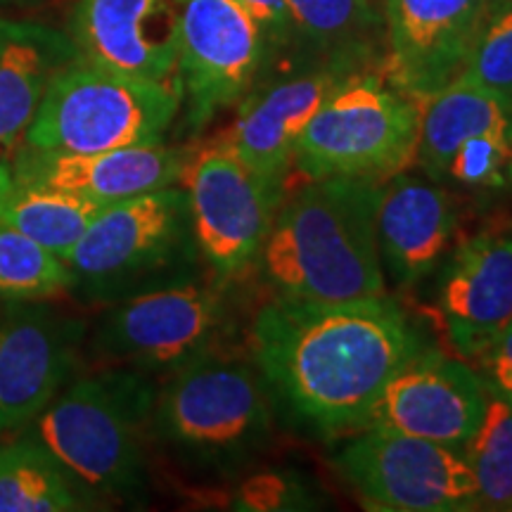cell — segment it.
Wrapping results in <instances>:
<instances>
[{"label": "cell", "mask_w": 512, "mask_h": 512, "mask_svg": "<svg viewBox=\"0 0 512 512\" xmlns=\"http://www.w3.org/2000/svg\"><path fill=\"white\" fill-rule=\"evenodd\" d=\"M247 342L273 406L323 439L361 430L384 384L427 349L408 313L384 294L349 302L271 297L256 309Z\"/></svg>", "instance_id": "cell-1"}, {"label": "cell", "mask_w": 512, "mask_h": 512, "mask_svg": "<svg viewBox=\"0 0 512 512\" xmlns=\"http://www.w3.org/2000/svg\"><path fill=\"white\" fill-rule=\"evenodd\" d=\"M382 183L363 178H313L285 195L264 247L256 278L273 297L349 302L382 297L377 207Z\"/></svg>", "instance_id": "cell-2"}, {"label": "cell", "mask_w": 512, "mask_h": 512, "mask_svg": "<svg viewBox=\"0 0 512 512\" xmlns=\"http://www.w3.org/2000/svg\"><path fill=\"white\" fill-rule=\"evenodd\" d=\"M159 382L126 368L76 375L22 427L102 508L150 501V418Z\"/></svg>", "instance_id": "cell-3"}, {"label": "cell", "mask_w": 512, "mask_h": 512, "mask_svg": "<svg viewBox=\"0 0 512 512\" xmlns=\"http://www.w3.org/2000/svg\"><path fill=\"white\" fill-rule=\"evenodd\" d=\"M150 441L190 482L233 486L273 446V399L238 351L190 363L157 387Z\"/></svg>", "instance_id": "cell-4"}, {"label": "cell", "mask_w": 512, "mask_h": 512, "mask_svg": "<svg viewBox=\"0 0 512 512\" xmlns=\"http://www.w3.org/2000/svg\"><path fill=\"white\" fill-rule=\"evenodd\" d=\"M67 266L69 294L100 309L209 275L192 230L188 192L178 183L102 209Z\"/></svg>", "instance_id": "cell-5"}, {"label": "cell", "mask_w": 512, "mask_h": 512, "mask_svg": "<svg viewBox=\"0 0 512 512\" xmlns=\"http://www.w3.org/2000/svg\"><path fill=\"white\" fill-rule=\"evenodd\" d=\"M240 332L235 280L204 275L102 306L86 330L83 354L98 368L138 370L164 380L202 358L235 351Z\"/></svg>", "instance_id": "cell-6"}, {"label": "cell", "mask_w": 512, "mask_h": 512, "mask_svg": "<svg viewBox=\"0 0 512 512\" xmlns=\"http://www.w3.org/2000/svg\"><path fill=\"white\" fill-rule=\"evenodd\" d=\"M422 105L382 74L344 79L306 124L294 169L313 178H363L387 183L415 164Z\"/></svg>", "instance_id": "cell-7"}, {"label": "cell", "mask_w": 512, "mask_h": 512, "mask_svg": "<svg viewBox=\"0 0 512 512\" xmlns=\"http://www.w3.org/2000/svg\"><path fill=\"white\" fill-rule=\"evenodd\" d=\"M178 112V83L133 79L76 60L50 83L22 145L102 152L166 143Z\"/></svg>", "instance_id": "cell-8"}, {"label": "cell", "mask_w": 512, "mask_h": 512, "mask_svg": "<svg viewBox=\"0 0 512 512\" xmlns=\"http://www.w3.org/2000/svg\"><path fill=\"white\" fill-rule=\"evenodd\" d=\"M332 467L363 508L380 512L479 510L477 484L458 448L387 430L349 434Z\"/></svg>", "instance_id": "cell-9"}, {"label": "cell", "mask_w": 512, "mask_h": 512, "mask_svg": "<svg viewBox=\"0 0 512 512\" xmlns=\"http://www.w3.org/2000/svg\"><path fill=\"white\" fill-rule=\"evenodd\" d=\"M181 183L209 275L223 283L242 278L264 247L287 192L254 174L219 140L192 145Z\"/></svg>", "instance_id": "cell-10"}, {"label": "cell", "mask_w": 512, "mask_h": 512, "mask_svg": "<svg viewBox=\"0 0 512 512\" xmlns=\"http://www.w3.org/2000/svg\"><path fill=\"white\" fill-rule=\"evenodd\" d=\"M266 67L259 29L235 0H188L178 46V138H197L240 105Z\"/></svg>", "instance_id": "cell-11"}, {"label": "cell", "mask_w": 512, "mask_h": 512, "mask_svg": "<svg viewBox=\"0 0 512 512\" xmlns=\"http://www.w3.org/2000/svg\"><path fill=\"white\" fill-rule=\"evenodd\" d=\"M86 323L50 299L0 309V434L29 425L79 375Z\"/></svg>", "instance_id": "cell-12"}, {"label": "cell", "mask_w": 512, "mask_h": 512, "mask_svg": "<svg viewBox=\"0 0 512 512\" xmlns=\"http://www.w3.org/2000/svg\"><path fill=\"white\" fill-rule=\"evenodd\" d=\"M486 396L470 361L427 347L384 384L361 430L411 434L460 451L484 418Z\"/></svg>", "instance_id": "cell-13"}, {"label": "cell", "mask_w": 512, "mask_h": 512, "mask_svg": "<svg viewBox=\"0 0 512 512\" xmlns=\"http://www.w3.org/2000/svg\"><path fill=\"white\" fill-rule=\"evenodd\" d=\"M494 0H382L387 24L384 79L415 102L463 74Z\"/></svg>", "instance_id": "cell-14"}, {"label": "cell", "mask_w": 512, "mask_h": 512, "mask_svg": "<svg viewBox=\"0 0 512 512\" xmlns=\"http://www.w3.org/2000/svg\"><path fill=\"white\" fill-rule=\"evenodd\" d=\"M188 0H76L67 17L83 62L155 83H178Z\"/></svg>", "instance_id": "cell-15"}, {"label": "cell", "mask_w": 512, "mask_h": 512, "mask_svg": "<svg viewBox=\"0 0 512 512\" xmlns=\"http://www.w3.org/2000/svg\"><path fill=\"white\" fill-rule=\"evenodd\" d=\"M192 145H131L102 152H57L19 145L10 169L19 181L110 207L181 183Z\"/></svg>", "instance_id": "cell-16"}, {"label": "cell", "mask_w": 512, "mask_h": 512, "mask_svg": "<svg viewBox=\"0 0 512 512\" xmlns=\"http://www.w3.org/2000/svg\"><path fill=\"white\" fill-rule=\"evenodd\" d=\"M342 81L344 76L325 69L261 76L242 98L233 124L216 140L230 147L266 183L287 192L297 140Z\"/></svg>", "instance_id": "cell-17"}, {"label": "cell", "mask_w": 512, "mask_h": 512, "mask_svg": "<svg viewBox=\"0 0 512 512\" xmlns=\"http://www.w3.org/2000/svg\"><path fill=\"white\" fill-rule=\"evenodd\" d=\"M434 302L448 344L472 361L512 318V230L458 242L441 261Z\"/></svg>", "instance_id": "cell-18"}, {"label": "cell", "mask_w": 512, "mask_h": 512, "mask_svg": "<svg viewBox=\"0 0 512 512\" xmlns=\"http://www.w3.org/2000/svg\"><path fill=\"white\" fill-rule=\"evenodd\" d=\"M456 197L430 176L401 171L382 183L377 252L384 278L396 287L422 283L458 245Z\"/></svg>", "instance_id": "cell-19"}, {"label": "cell", "mask_w": 512, "mask_h": 512, "mask_svg": "<svg viewBox=\"0 0 512 512\" xmlns=\"http://www.w3.org/2000/svg\"><path fill=\"white\" fill-rule=\"evenodd\" d=\"M387 62L382 0H287V46L280 72L325 69L344 79Z\"/></svg>", "instance_id": "cell-20"}, {"label": "cell", "mask_w": 512, "mask_h": 512, "mask_svg": "<svg viewBox=\"0 0 512 512\" xmlns=\"http://www.w3.org/2000/svg\"><path fill=\"white\" fill-rule=\"evenodd\" d=\"M81 60L67 29L0 17V162H10L62 69Z\"/></svg>", "instance_id": "cell-21"}, {"label": "cell", "mask_w": 512, "mask_h": 512, "mask_svg": "<svg viewBox=\"0 0 512 512\" xmlns=\"http://www.w3.org/2000/svg\"><path fill=\"white\" fill-rule=\"evenodd\" d=\"M512 126V100L458 76L444 91L422 102L415 164L432 181L444 183L458 147L479 133Z\"/></svg>", "instance_id": "cell-22"}, {"label": "cell", "mask_w": 512, "mask_h": 512, "mask_svg": "<svg viewBox=\"0 0 512 512\" xmlns=\"http://www.w3.org/2000/svg\"><path fill=\"white\" fill-rule=\"evenodd\" d=\"M102 204L19 181L10 162H0V226L27 235L67 261Z\"/></svg>", "instance_id": "cell-23"}, {"label": "cell", "mask_w": 512, "mask_h": 512, "mask_svg": "<svg viewBox=\"0 0 512 512\" xmlns=\"http://www.w3.org/2000/svg\"><path fill=\"white\" fill-rule=\"evenodd\" d=\"M100 510L60 463L34 439L19 434L0 446V512Z\"/></svg>", "instance_id": "cell-24"}, {"label": "cell", "mask_w": 512, "mask_h": 512, "mask_svg": "<svg viewBox=\"0 0 512 512\" xmlns=\"http://www.w3.org/2000/svg\"><path fill=\"white\" fill-rule=\"evenodd\" d=\"M460 451L475 477L479 510L512 512V411L491 389L484 418Z\"/></svg>", "instance_id": "cell-25"}, {"label": "cell", "mask_w": 512, "mask_h": 512, "mask_svg": "<svg viewBox=\"0 0 512 512\" xmlns=\"http://www.w3.org/2000/svg\"><path fill=\"white\" fill-rule=\"evenodd\" d=\"M69 287L67 261L27 235L0 226V304L43 302L69 294Z\"/></svg>", "instance_id": "cell-26"}, {"label": "cell", "mask_w": 512, "mask_h": 512, "mask_svg": "<svg viewBox=\"0 0 512 512\" xmlns=\"http://www.w3.org/2000/svg\"><path fill=\"white\" fill-rule=\"evenodd\" d=\"M460 76L512 100V0L491 3Z\"/></svg>", "instance_id": "cell-27"}, {"label": "cell", "mask_w": 512, "mask_h": 512, "mask_svg": "<svg viewBox=\"0 0 512 512\" xmlns=\"http://www.w3.org/2000/svg\"><path fill=\"white\" fill-rule=\"evenodd\" d=\"M512 174V126L465 140L448 164L446 181L460 188H501Z\"/></svg>", "instance_id": "cell-28"}, {"label": "cell", "mask_w": 512, "mask_h": 512, "mask_svg": "<svg viewBox=\"0 0 512 512\" xmlns=\"http://www.w3.org/2000/svg\"><path fill=\"white\" fill-rule=\"evenodd\" d=\"M230 508L252 512L316 510L320 508V496L297 472L252 470L235 482Z\"/></svg>", "instance_id": "cell-29"}, {"label": "cell", "mask_w": 512, "mask_h": 512, "mask_svg": "<svg viewBox=\"0 0 512 512\" xmlns=\"http://www.w3.org/2000/svg\"><path fill=\"white\" fill-rule=\"evenodd\" d=\"M242 12L252 19L254 27L259 29L261 41L266 48V67H275L285 55L287 46V0H235ZM261 74V76H264Z\"/></svg>", "instance_id": "cell-30"}, {"label": "cell", "mask_w": 512, "mask_h": 512, "mask_svg": "<svg viewBox=\"0 0 512 512\" xmlns=\"http://www.w3.org/2000/svg\"><path fill=\"white\" fill-rule=\"evenodd\" d=\"M470 363L482 375L486 387L501 396L512 411V318Z\"/></svg>", "instance_id": "cell-31"}, {"label": "cell", "mask_w": 512, "mask_h": 512, "mask_svg": "<svg viewBox=\"0 0 512 512\" xmlns=\"http://www.w3.org/2000/svg\"><path fill=\"white\" fill-rule=\"evenodd\" d=\"M50 0H0V10H38Z\"/></svg>", "instance_id": "cell-32"}]
</instances>
